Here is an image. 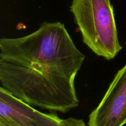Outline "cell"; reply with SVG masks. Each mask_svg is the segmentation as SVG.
<instances>
[{"mask_svg": "<svg viewBox=\"0 0 126 126\" xmlns=\"http://www.w3.org/2000/svg\"><path fill=\"white\" fill-rule=\"evenodd\" d=\"M85 55L65 25L42 23L36 31L0 39V82L30 105L67 113L79 104L75 78Z\"/></svg>", "mask_w": 126, "mask_h": 126, "instance_id": "1", "label": "cell"}, {"mask_svg": "<svg viewBox=\"0 0 126 126\" xmlns=\"http://www.w3.org/2000/svg\"><path fill=\"white\" fill-rule=\"evenodd\" d=\"M70 11L83 43L98 56L114 59L123 47L111 0H73Z\"/></svg>", "mask_w": 126, "mask_h": 126, "instance_id": "2", "label": "cell"}, {"mask_svg": "<svg viewBox=\"0 0 126 126\" xmlns=\"http://www.w3.org/2000/svg\"><path fill=\"white\" fill-rule=\"evenodd\" d=\"M126 124V63L111 82L98 105L89 115V126H124Z\"/></svg>", "mask_w": 126, "mask_h": 126, "instance_id": "3", "label": "cell"}, {"mask_svg": "<svg viewBox=\"0 0 126 126\" xmlns=\"http://www.w3.org/2000/svg\"><path fill=\"white\" fill-rule=\"evenodd\" d=\"M0 117L17 126H59L62 120L55 113L34 109L2 87H0Z\"/></svg>", "mask_w": 126, "mask_h": 126, "instance_id": "4", "label": "cell"}, {"mask_svg": "<svg viewBox=\"0 0 126 126\" xmlns=\"http://www.w3.org/2000/svg\"><path fill=\"white\" fill-rule=\"evenodd\" d=\"M59 126H87L82 119L69 118L62 119Z\"/></svg>", "mask_w": 126, "mask_h": 126, "instance_id": "5", "label": "cell"}, {"mask_svg": "<svg viewBox=\"0 0 126 126\" xmlns=\"http://www.w3.org/2000/svg\"><path fill=\"white\" fill-rule=\"evenodd\" d=\"M0 126H17L6 118L0 117Z\"/></svg>", "mask_w": 126, "mask_h": 126, "instance_id": "6", "label": "cell"}]
</instances>
